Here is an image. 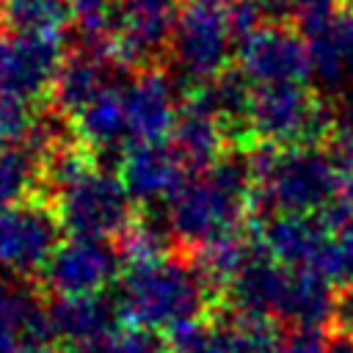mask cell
I'll return each mask as SVG.
<instances>
[{
    "label": "cell",
    "mask_w": 353,
    "mask_h": 353,
    "mask_svg": "<svg viewBox=\"0 0 353 353\" xmlns=\"http://www.w3.org/2000/svg\"><path fill=\"white\" fill-rule=\"evenodd\" d=\"M254 171L248 152H223L207 171L190 174L188 182L165 201L171 237L199 248L221 234L237 232L251 204Z\"/></svg>",
    "instance_id": "cell-1"
},
{
    "label": "cell",
    "mask_w": 353,
    "mask_h": 353,
    "mask_svg": "<svg viewBox=\"0 0 353 353\" xmlns=\"http://www.w3.org/2000/svg\"><path fill=\"white\" fill-rule=\"evenodd\" d=\"M254 190L251 204L259 212H320L345 188L336 157L320 146H276L259 141L248 149Z\"/></svg>",
    "instance_id": "cell-2"
},
{
    "label": "cell",
    "mask_w": 353,
    "mask_h": 353,
    "mask_svg": "<svg viewBox=\"0 0 353 353\" xmlns=\"http://www.w3.org/2000/svg\"><path fill=\"white\" fill-rule=\"evenodd\" d=\"M210 284L196 268L179 256H160L130 265L119 290V312L143 331L174 334L201 320L210 303Z\"/></svg>",
    "instance_id": "cell-3"
},
{
    "label": "cell",
    "mask_w": 353,
    "mask_h": 353,
    "mask_svg": "<svg viewBox=\"0 0 353 353\" xmlns=\"http://www.w3.org/2000/svg\"><path fill=\"white\" fill-rule=\"evenodd\" d=\"M248 119L254 138L276 146H320L334 130V108L317 105L306 83L254 85Z\"/></svg>",
    "instance_id": "cell-4"
},
{
    "label": "cell",
    "mask_w": 353,
    "mask_h": 353,
    "mask_svg": "<svg viewBox=\"0 0 353 353\" xmlns=\"http://www.w3.org/2000/svg\"><path fill=\"white\" fill-rule=\"evenodd\" d=\"M132 204L135 199L124 188L121 176L99 165L55 193V215L61 226L74 237H121L124 229L135 221Z\"/></svg>",
    "instance_id": "cell-5"
},
{
    "label": "cell",
    "mask_w": 353,
    "mask_h": 353,
    "mask_svg": "<svg viewBox=\"0 0 353 353\" xmlns=\"http://www.w3.org/2000/svg\"><path fill=\"white\" fill-rule=\"evenodd\" d=\"M234 44L237 39L221 6L193 3L185 11H179L174 41H171V55L179 66L185 94L212 80L223 69H229Z\"/></svg>",
    "instance_id": "cell-6"
},
{
    "label": "cell",
    "mask_w": 353,
    "mask_h": 353,
    "mask_svg": "<svg viewBox=\"0 0 353 353\" xmlns=\"http://www.w3.org/2000/svg\"><path fill=\"white\" fill-rule=\"evenodd\" d=\"M58 215L39 199L0 210V268L14 276L41 273L58 248Z\"/></svg>",
    "instance_id": "cell-7"
},
{
    "label": "cell",
    "mask_w": 353,
    "mask_h": 353,
    "mask_svg": "<svg viewBox=\"0 0 353 353\" xmlns=\"http://www.w3.org/2000/svg\"><path fill=\"white\" fill-rule=\"evenodd\" d=\"M176 0H121L116 25V61L127 69H152L171 52Z\"/></svg>",
    "instance_id": "cell-8"
},
{
    "label": "cell",
    "mask_w": 353,
    "mask_h": 353,
    "mask_svg": "<svg viewBox=\"0 0 353 353\" xmlns=\"http://www.w3.org/2000/svg\"><path fill=\"white\" fill-rule=\"evenodd\" d=\"M121 254L108 240L69 234L52 251L41 276L55 295H102L121 270Z\"/></svg>",
    "instance_id": "cell-9"
},
{
    "label": "cell",
    "mask_w": 353,
    "mask_h": 353,
    "mask_svg": "<svg viewBox=\"0 0 353 353\" xmlns=\"http://www.w3.org/2000/svg\"><path fill=\"white\" fill-rule=\"evenodd\" d=\"M66 58V41L58 33L0 36V91L25 99L50 94L52 77Z\"/></svg>",
    "instance_id": "cell-10"
},
{
    "label": "cell",
    "mask_w": 353,
    "mask_h": 353,
    "mask_svg": "<svg viewBox=\"0 0 353 353\" xmlns=\"http://www.w3.org/2000/svg\"><path fill=\"white\" fill-rule=\"evenodd\" d=\"M240 69L254 85L265 83H306L312 77L309 41L287 25H265L237 41Z\"/></svg>",
    "instance_id": "cell-11"
},
{
    "label": "cell",
    "mask_w": 353,
    "mask_h": 353,
    "mask_svg": "<svg viewBox=\"0 0 353 353\" xmlns=\"http://www.w3.org/2000/svg\"><path fill=\"white\" fill-rule=\"evenodd\" d=\"M132 141H165L179 119L185 88L160 66L138 69L121 83Z\"/></svg>",
    "instance_id": "cell-12"
},
{
    "label": "cell",
    "mask_w": 353,
    "mask_h": 353,
    "mask_svg": "<svg viewBox=\"0 0 353 353\" xmlns=\"http://www.w3.org/2000/svg\"><path fill=\"white\" fill-rule=\"evenodd\" d=\"M119 176L138 204L168 201L190 176L171 141H130L124 146Z\"/></svg>",
    "instance_id": "cell-13"
},
{
    "label": "cell",
    "mask_w": 353,
    "mask_h": 353,
    "mask_svg": "<svg viewBox=\"0 0 353 353\" xmlns=\"http://www.w3.org/2000/svg\"><path fill=\"white\" fill-rule=\"evenodd\" d=\"M328 237L331 229L320 212H279L270 215L259 232L262 248L290 270L298 268L317 270Z\"/></svg>",
    "instance_id": "cell-14"
},
{
    "label": "cell",
    "mask_w": 353,
    "mask_h": 353,
    "mask_svg": "<svg viewBox=\"0 0 353 353\" xmlns=\"http://www.w3.org/2000/svg\"><path fill=\"white\" fill-rule=\"evenodd\" d=\"M119 306L102 295H58L47 306L52 339H61L72 347H94L110 339L116 331Z\"/></svg>",
    "instance_id": "cell-15"
},
{
    "label": "cell",
    "mask_w": 353,
    "mask_h": 353,
    "mask_svg": "<svg viewBox=\"0 0 353 353\" xmlns=\"http://www.w3.org/2000/svg\"><path fill=\"white\" fill-rule=\"evenodd\" d=\"M171 143L182 157V163L188 165V171L201 174L223 154L226 132L218 116L196 94L188 91L179 108V119L171 130Z\"/></svg>",
    "instance_id": "cell-16"
},
{
    "label": "cell",
    "mask_w": 353,
    "mask_h": 353,
    "mask_svg": "<svg viewBox=\"0 0 353 353\" xmlns=\"http://www.w3.org/2000/svg\"><path fill=\"white\" fill-rule=\"evenodd\" d=\"M312 77L328 91H353V8L339 11L325 28L306 33Z\"/></svg>",
    "instance_id": "cell-17"
},
{
    "label": "cell",
    "mask_w": 353,
    "mask_h": 353,
    "mask_svg": "<svg viewBox=\"0 0 353 353\" xmlns=\"http://www.w3.org/2000/svg\"><path fill=\"white\" fill-rule=\"evenodd\" d=\"M74 132L88 149H94L97 163L102 157H116L121 163L124 146L132 141L121 85H108L91 105H85L74 116Z\"/></svg>",
    "instance_id": "cell-18"
},
{
    "label": "cell",
    "mask_w": 353,
    "mask_h": 353,
    "mask_svg": "<svg viewBox=\"0 0 353 353\" xmlns=\"http://www.w3.org/2000/svg\"><path fill=\"white\" fill-rule=\"evenodd\" d=\"M284 273L287 268L279 265L256 240L248 262L240 268V273L229 281L226 301L234 312L243 314H270L276 317V303L281 295V284H284Z\"/></svg>",
    "instance_id": "cell-19"
},
{
    "label": "cell",
    "mask_w": 353,
    "mask_h": 353,
    "mask_svg": "<svg viewBox=\"0 0 353 353\" xmlns=\"http://www.w3.org/2000/svg\"><path fill=\"white\" fill-rule=\"evenodd\" d=\"M334 284L312 268H298L284 273L281 295L276 303V317L290 325H325L334 317Z\"/></svg>",
    "instance_id": "cell-20"
},
{
    "label": "cell",
    "mask_w": 353,
    "mask_h": 353,
    "mask_svg": "<svg viewBox=\"0 0 353 353\" xmlns=\"http://www.w3.org/2000/svg\"><path fill=\"white\" fill-rule=\"evenodd\" d=\"M119 61L113 63H99L88 55H80V52H66L61 69L55 72L52 77V85H50V105H55L58 110H63L66 116H77L85 105H91L105 88H108V72L110 66H116Z\"/></svg>",
    "instance_id": "cell-21"
},
{
    "label": "cell",
    "mask_w": 353,
    "mask_h": 353,
    "mask_svg": "<svg viewBox=\"0 0 353 353\" xmlns=\"http://www.w3.org/2000/svg\"><path fill=\"white\" fill-rule=\"evenodd\" d=\"M72 0H6L0 8L3 28L8 33H58L74 19Z\"/></svg>",
    "instance_id": "cell-22"
},
{
    "label": "cell",
    "mask_w": 353,
    "mask_h": 353,
    "mask_svg": "<svg viewBox=\"0 0 353 353\" xmlns=\"http://www.w3.org/2000/svg\"><path fill=\"white\" fill-rule=\"evenodd\" d=\"M256 243L240 237L237 232L221 234L204 245L196 248V268L201 270V276L207 279V284L212 290H226L229 281L240 273V268L248 262L251 251Z\"/></svg>",
    "instance_id": "cell-23"
},
{
    "label": "cell",
    "mask_w": 353,
    "mask_h": 353,
    "mask_svg": "<svg viewBox=\"0 0 353 353\" xmlns=\"http://www.w3.org/2000/svg\"><path fill=\"white\" fill-rule=\"evenodd\" d=\"M39 185H41V157L28 143L0 149V210L36 199Z\"/></svg>",
    "instance_id": "cell-24"
},
{
    "label": "cell",
    "mask_w": 353,
    "mask_h": 353,
    "mask_svg": "<svg viewBox=\"0 0 353 353\" xmlns=\"http://www.w3.org/2000/svg\"><path fill=\"white\" fill-rule=\"evenodd\" d=\"M223 325L229 331L234 353H279L281 339H284V334L279 331L270 314L234 312L229 320H223Z\"/></svg>",
    "instance_id": "cell-25"
},
{
    "label": "cell",
    "mask_w": 353,
    "mask_h": 353,
    "mask_svg": "<svg viewBox=\"0 0 353 353\" xmlns=\"http://www.w3.org/2000/svg\"><path fill=\"white\" fill-rule=\"evenodd\" d=\"M168 240H171V229H168L165 218H163V223H157L154 218H141V221H132L124 229L119 254H121L127 268L130 265H143V262L165 256Z\"/></svg>",
    "instance_id": "cell-26"
},
{
    "label": "cell",
    "mask_w": 353,
    "mask_h": 353,
    "mask_svg": "<svg viewBox=\"0 0 353 353\" xmlns=\"http://www.w3.org/2000/svg\"><path fill=\"white\" fill-rule=\"evenodd\" d=\"M317 270L336 287L353 284V221L331 229V237L323 248Z\"/></svg>",
    "instance_id": "cell-27"
},
{
    "label": "cell",
    "mask_w": 353,
    "mask_h": 353,
    "mask_svg": "<svg viewBox=\"0 0 353 353\" xmlns=\"http://www.w3.org/2000/svg\"><path fill=\"white\" fill-rule=\"evenodd\" d=\"M171 353H234L223 323H193L171 334Z\"/></svg>",
    "instance_id": "cell-28"
},
{
    "label": "cell",
    "mask_w": 353,
    "mask_h": 353,
    "mask_svg": "<svg viewBox=\"0 0 353 353\" xmlns=\"http://www.w3.org/2000/svg\"><path fill=\"white\" fill-rule=\"evenodd\" d=\"M33 116H36V110H33L30 99L0 91V149L25 143Z\"/></svg>",
    "instance_id": "cell-29"
},
{
    "label": "cell",
    "mask_w": 353,
    "mask_h": 353,
    "mask_svg": "<svg viewBox=\"0 0 353 353\" xmlns=\"http://www.w3.org/2000/svg\"><path fill=\"white\" fill-rule=\"evenodd\" d=\"M292 19L303 28V33L325 28L339 14V0H290Z\"/></svg>",
    "instance_id": "cell-30"
},
{
    "label": "cell",
    "mask_w": 353,
    "mask_h": 353,
    "mask_svg": "<svg viewBox=\"0 0 353 353\" xmlns=\"http://www.w3.org/2000/svg\"><path fill=\"white\" fill-rule=\"evenodd\" d=\"M97 353H165V350L154 342V336L149 331L132 328V331L113 334L110 339L97 345Z\"/></svg>",
    "instance_id": "cell-31"
},
{
    "label": "cell",
    "mask_w": 353,
    "mask_h": 353,
    "mask_svg": "<svg viewBox=\"0 0 353 353\" xmlns=\"http://www.w3.org/2000/svg\"><path fill=\"white\" fill-rule=\"evenodd\" d=\"M279 353H325V331L320 325H292Z\"/></svg>",
    "instance_id": "cell-32"
},
{
    "label": "cell",
    "mask_w": 353,
    "mask_h": 353,
    "mask_svg": "<svg viewBox=\"0 0 353 353\" xmlns=\"http://www.w3.org/2000/svg\"><path fill=\"white\" fill-rule=\"evenodd\" d=\"M331 325L353 331V284H342V287H336Z\"/></svg>",
    "instance_id": "cell-33"
},
{
    "label": "cell",
    "mask_w": 353,
    "mask_h": 353,
    "mask_svg": "<svg viewBox=\"0 0 353 353\" xmlns=\"http://www.w3.org/2000/svg\"><path fill=\"white\" fill-rule=\"evenodd\" d=\"M325 353H353V331L331 325L325 331Z\"/></svg>",
    "instance_id": "cell-34"
},
{
    "label": "cell",
    "mask_w": 353,
    "mask_h": 353,
    "mask_svg": "<svg viewBox=\"0 0 353 353\" xmlns=\"http://www.w3.org/2000/svg\"><path fill=\"white\" fill-rule=\"evenodd\" d=\"M334 130L336 132H353V91L342 97V102L334 108Z\"/></svg>",
    "instance_id": "cell-35"
},
{
    "label": "cell",
    "mask_w": 353,
    "mask_h": 353,
    "mask_svg": "<svg viewBox=\"0 0 353 353\" xmlns=\"http://www.w3.org/2000/svg\"><path fill=\"white\" fill-rule=\"evenodd\" d=\"M342 199L350 204V210H353V182H345V188H342Z\"/></svg>",
    "instance_id": "cell-36"
},
{
    "label": "cell",
    "mask_w": 353,
    "mask_h": 353,
    "mask_svg": "<svg viewBox=\"0 0 353 353\" xmlns=\"http://www.w3.org/2000/svg\"><path fill=\"white\" fill-rule=\"evenodd\" d=\"M188 6H193V3H204V6H223V3H232V0H185Z\"/></svg>",
    "instance_id": "cell-37"
},
{
    "label": "cell",
    "mask_w": 353,
    "mask_h": 353,
    "mask_svg": "<svg viewBox=\"0 0 353 353\" xmlns=\"http://www.w3.org/2000/svg\"><path fill=\"white\" fill-rule=\"evenodd\" d=\"M72 353H97V345L94 347H72Z\"/></svg>",
    "instance_id": "cell-38"
},
{
    "label": "cell",
    "mask_w": 353,
    "mask_h": 353,
    "mask_svg": "<svg viewBox=\"0 0 353 353\" xmlns=\"http://www.w3.org/2000/svg\"><path fill=\"white\" fill-rule=\"evenodd\" d=\"M0 30H3V19H0Z\"/></svg>",
    "instance_id": "cell-39"
},
{
    "label": "cell",
    "mask_w": 353,
    "mask_h": 353,
    "mask_svg": "<svg viewBox=\"0 0 353 353\" xmlns=\"http://www.w3.org/2000/svg\"><path fill=\"white\" fill-rule=\"evenodd\" d=\"M0 3H6V0H0Z\"/></svg>",
    "instance_id": "cell-40"
}]
</instances>
